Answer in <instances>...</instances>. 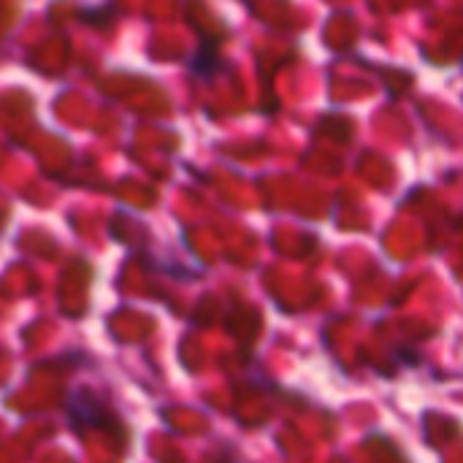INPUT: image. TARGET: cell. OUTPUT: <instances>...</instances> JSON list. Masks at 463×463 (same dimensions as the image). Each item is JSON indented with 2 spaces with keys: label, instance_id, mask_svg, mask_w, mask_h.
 <instances>
[{
  "label": "cell",
  "instance_id": "1",
  "mask_svg": "<svg viewBox=\"0 0 463 463\" xmlns=\"http://www.w3.org/2000/svg\"><path fill=\"white\" fill-rule=\"evenodd\" d=\"M65 412H68V423L73 431L106 429L109 423H114L109 407L92 391H71L65 396Z\"/></svg>",
  "mask_w": 463,
  "mask_h": 463
},
{
  "label": "cell",
  "instance_id": "3",
  "mask_svg": "<svg viewBox=\"0 0 463 463\" xmlns=\"http://www.w3.org/2000/svg\"><path fill=\"white\" fill-rule=\"evenodd\" d=\"M119 14V5H95V8H79L76 16L84 22V24H111V19Z\"/></svg>",
  "mask_w": 463,
  "mask_h": 463
},
{
  "label": "cell",
  "instance_id": "2",
  "mask_svg": "<svg viewBox=\"0 0 463 463\" xmlns=\"http://www.w3.org/2000/svg\"><path fill=\"white\" fill-rule=\"evenodd\" d=\"M190 68L195 76L201 79H212L214 71H217V41L214 38H203L198 52L190 57Z\"/></svg>",
  "mask_w": 463,
  "mask_h": 463
}]
</instances>
